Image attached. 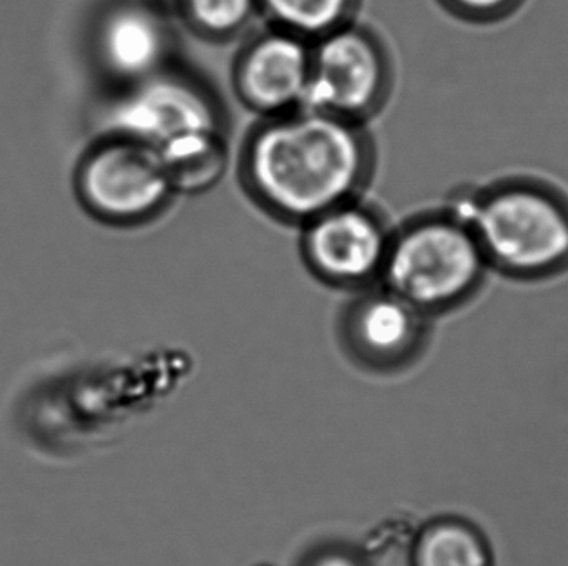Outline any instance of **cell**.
<instances>
[{
    "instance_id": "10",
    "label": "cell",
    "mask_w": 568,
    "mask_h": 566,
    "mask_svg": "<svg viewBox=\"0 0 568 566\" xmlns=\"http://www.w3.org/2000/svg\"><path fill=\"white\" fill-rule=\"evenodd\" d=\"M351 296L347 329L364 352L383 359L399 358L416 346L426 315L381 282Z\"/></svg>"
},
{
    "instance_id": "4",
    "label": "cell",
    "mask_w": 568,
    "mask_h": 566,
    "mask_svg": "<svg viewBox=\"0 0 568 566\" xmlns=\"http://www.w3.org/2000/svg\"><path fill=\"white\" fill-rule=\"evenodd\" d=\"M479 241L487 261L519 276H539L568 261V209L534 186L514 185L453 212Z\"/></svg>"
},
{
    "instance_id": "2",
    "label": "cell",
    "mask_w": 568,
    "mask_h": 566,
    "mask_svg": "<svg viewBox=\"0 0 568 566\" xmlns=\"http://www.w3.org/2000/svg\"><path fill=\"white\" fill-rule=\"evenodd\" d=\"M105 135L135 140L159 153L179 196L206 192L229 166L222 105L209 86L176 66L119 89Z\"/></svg>"
},
{
    "instance_id": "5",
    "label": "cell",
    "mask_w": 568,
    "mask_h": 566,
    "mask_svg": "<svg viewBox=\"0 0 568 566\" xmlns=\"http://www.w3.org/2000/svg\"><path fill=\"white\" fill-rule=\"evenodd\" d=\"M77 189L93 216L122 228L156 222L179 198L162 156L116 135L103 136L87 153Z\"/></svg>"
},
{
    "instance_id": "3",
    "label": "cell",
    "mask_w": 568,
    "mask_h": 566,
    "mask_svg": "<svg viewBox=\"0 0 568 566\" xmlns=\"http://www.w3.org/2000/svg\"><path fill=\"white\" fill-rule=\"evenodd\" d=\"M486 263L463 219L453 213L416 216L394 226L381 285L429 315L466 299L479 285Z\"/></svg>"
},
{
    "instance_id": "1",
    "label": "cell",
    "mask_w": 568,
    "mask_h": 566,
    "mask_svg": "<svg viewBox=\"0 0 568 566\" xmlns=\"http://www.w3.org/2000/svg\"><path fill=\"white\" fill-rule=\"evenodd\" d=\"M367 126L310 106L256 119L236 158L243 193L263 215L296 229L363 198L377 165Z\"/></svg>"
},
{
    "instance_id": "13",
    "label": "cell",
    "mask_w": 568,
    "mask_h": 566,
    "mask_svg": "<svg viewBox=\"0 0 568 566\" xmlns=\"http://www.w3.org/2000/svg\"><path fill=\"white\" fill-rule=\"evenodd\" d=\"M255 0H185L186 19L200 37L225 42L252 19Z\"/></svg>"
},
{
    "instance_id": "11",
    "label": "cell",
    "mask_w": 568,
    "mask_h": 566,
    "mask_svg": "<svg viewBox=\"0 0 568 566\" xmlns=\"http://www.w3.org/2000/svg\"><path fill=\"white\" fill-rule=\"evenodd\" d=\"M417 566H493L486 541L469 525L443 522L420 538Z\"/></svg>"
},
{
    "instance_id": "14",
    "label": "cell",
    "mask_w": 568,
    "mask_h": 566,
    "mask_svg": "<svg viewBox=\"0 0 568 566\" xmlns=\"http://www.w3.org/2000/svg\"><path fill=\"white\" fill-rule=\"evenodd\" d=\"M450 2L473 16H493L507 9L514 0H450Z\"/></svg>"
},
{
    "instance_id": "15",
    "label": "cell",
    "mask_w": 568,
    "mask_h": 566,
    "mask_svg": "<svg viewBox=\"0 0 568 566\" xmlns=\"http://www.w3.org/2000/svg\"><path fill=\"white\" fill-rule=\"evenodd\" d=\"M316 566H356L353 562L344 557H327L321 560Z\"/></svg>"
},
{
    "instance_id": "12",
    "label": "cell",
    "mask_w": 568,
    "mask_h": 566,
    "mask_svg": "<svg viewBox=\"0 0 568 566\" xmlns=\"http://www.w3.org/2000/svg\"><path fill=\"white\" fill-rule=\"evenodd\" d=\"M278 29L314 40L346 25L349 0H265Z\"/></svg>"
},
{
    "instance_id": "8",
    "label": "cell",
    "mask_w": 568,
    "mask_h": 566,
    "mask_svg": "<svg viewBox=\"0 0 568 566\" xmlns=\"http://www.w3.org/2000/svg\"><path fill=\"white\" fill-rule=\"evenodd\" d=\"M313 42L272 27L239 47L232 62V89L256 119L306 105Z\"/></svg>"
},
{
    "instance_id": "6",
    "label": "cell",
    "mask_w": 568,
    "mask_h": 566,
    "mask_svg": "<svg viewBox=\"0 0 568 566\" xmlns=\"http://www.w3.org/2000/svg\"><path fill=\"white\" fill-rule=\"evenodd\" d=\"M394 82L389 45L346 23L314 40L304 106L369 125L389 103Z\"/></svg>"
},
{
    "instance_id": "7",
    "label": "cell",
    "mask_w": 568,
    "mask_h": 566,
    "mask_svg": "<svg viewBox=\"0 0 568 566\" xmlns=\"http://www.w3.org/2000/svg\"><path fill=\"white\" fill-rule=\"evenodd\" d=\"M393 229L384 212L363 196L297 228V251L317 282L351 295L379 285Z\"/></svg>"
},
{
    "instance_id": "9",
    "label": "cell",
    "mask_w": 568,
    "mask_h": 566,
    "mask_svg": "<svg viewBox=\"0 0 568 566\" xmlns=\"http://www.w3.org/2000/svg\"><path fill=\"white\" fill-rule=\"evenodd\" d=\"M97 55L119 89L175 66V42L162 17L125 3L106 13L97 33Z\"/></svg>"
}]
</instances>
